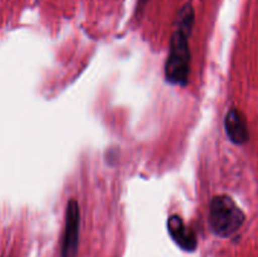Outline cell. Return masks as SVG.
<instances>
[{
  "instance_id": "6da1fadb",
  "label": "cell",
  "mask_w": 258,
  "mask_h": 257,
  "mask_svg": "<svg viewBox=\"0 0 258 257\" xmlns=\"http://www.w3.org/2000/svg\"><path fill=\"white\" fill-rule=\"evenodd\" d=\"M196 13L190 3L179 12L176 30L170 42V52L165 65L166 80L174 85H186L190 72V50L189 37L193 30Z\"/></svg>"
},
{
  "instance_id": "7a4b0ae2",
  "label": "cell",
  "mask_w": 258,
  "mask_h": 257,
  "mask_svg": "<svg viewBox=\"0 0 258 257\" xmlns=\"http://www.w3.org/2000/svg\"><path fill=\"white\" fill-rule=\"evenodd\" d=\"M244 213L228 196L214 197L209 208V224L218 237H231L244 223Z\"/></svg>"
},
{
  "instance_id": "3957f363",
  "label": "cell",
  "mask_w": 258,
  "mask_h": 257,
  "mask_svg": "<svg viewBox=\"0 0 258 257\" xmlns=\"http://www.w3.org/2000/svg\"><path fill=\"white\" fill-rule=\"evenodd\" d=\"M81 212L77 201L71 199L66 209L64 236L62 243V257H77L80 239Z\"/></svg>"
},
{
  "instance_id": "277c9868",
  "label": "cell",
  "mask_w": 258,
  "mask_h": 257,
  "mask_svg": "<svg viewBox=\"0 0 258 257\" xmlns=\"http://www.w3.org/2000/svg\"><path fill=\"white\" fill-rule=\"evenodd\" d=\"M168 229L169 234L174 239L176 244L181 249L188 252H193L197 248V236L191 229L185 226L183 219L179 216H171L168 219Z\"/></svg>"
},
{
  "instance_id": "5b68a950",
  "label": "cell",
  "mask_w": 258,
  "mask_h": 257,
  "mask_svg": "<svg viewBox=\"0 0 258 257\" xmlns=\"http://www.w3.org/2000/svg\"><path fill=\"white\" fill-rule=\"evenodd\" d=\"M224 127L231 141L234 144H244L248 140V128L243 113L237 108L228 111L224 118Z\"/></svg>"
},
{
  "instance_id": "8992f818",
  "label": "cell",
  "mask_w": 258,
  "mask_h": 257,
  "mask_svg": "<svg viewBox=\"0 0 258 257\" xmlns=\"http://www.w3.org/2000/svg\"><path fill=\"white\" fill-rule=\"evenodd\" d=\"M146 3H148V0H139V9H143L146 5Z\"/></svg>"
}]
</instances>
